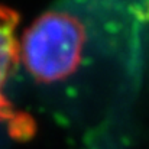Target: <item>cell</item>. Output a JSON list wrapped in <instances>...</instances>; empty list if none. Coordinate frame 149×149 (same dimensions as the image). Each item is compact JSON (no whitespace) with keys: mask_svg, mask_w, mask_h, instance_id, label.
<instances>
[{"mask_svg":"<svg viewBox=\"0 0 149 149\" xmlns=\"http://www.w3.org/2000/svg\"><path fill=\"white\" fill-rule=\"evenodd\" d=\"M86 29L72 15L47 12L23 33L20 58L38 83H55L70 77L81 64Z\"/></svg>","mask_w":149,"mask_h":149,"instance_id":"cell-1","label":"cell"},{"mask_svg":"<svg viewBox=\"0 0 149 149\" xmlns=\"http://www.w3.org/2000/svg\"><path fill=\"white\" fill-rule=\"evenodd\" d=\"M17 23V12L0 4V91L20 58V47L15 35Z\"/></svg>","mask_w":149,"mask_h":149,"instance_id":"cell-2","label":"cell"},{"mask_svg":"<svg viewBox=\"0 0 149 149\" xmlns=\"http://www.w3.org/2000/svg\"><path fill=\"white\" fill-rule=\"evenodd\" d=\"M0 122H7L9 129L12 130V135L16 138H19V136L25 138L28 135H32V132H33L32 119L25 116L23 113L15 111L13 106L3 96L1 91H0Z\"/></svg>","mask_w":149,"mask_h":149,"instance_id":"cell-3","label":"cell"}]
</instances>
